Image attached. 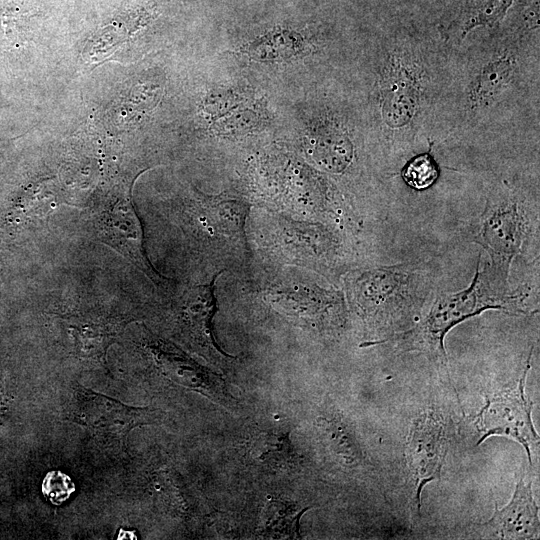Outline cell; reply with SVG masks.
I'll use <instances>...</instances> for the list:
<instances>
[{
  "label": "cell",
  "mask_w": 540,
  "mask_h": 540,
  "mask_svg": "<svg viewBox=\"0 0 540 540\" xmlns=\"http://www.w3.org/2000/svg\"><path fill=\"white\" fill-rule=\"evenodd\" d=\"M539 15L517 7L454 47L433 145L480 140L540 124Z\"/></svg>",
  "instance_id": "1"
},
{
  "label": "cell",
  "mask_w": 540,
  "mask_h": 540,
  "mask_svg": "<svg viewBox=\"0 0 540 540\" xmlns=\"http://www.w3.org/2000/svg\"><path fill=\"white\" fill-rule=\"evenodd\" d=\"M362 110L389 178L433 145L454 47L438 21H388L364 43Z\"/></svg>",
  "instance_id": "2"
},
{
  "label": "cell",
  "mask_w": 540,
  "mask_h": 540,
  "mask_svg": "<svg viewBox=\"0 0 540 540\" xmlns=\"http://www.w3.org/2000/svg\"><path fill=\"white\" fill-rule=\"evenodd\" d=\"M489 309L512 314L527 313L521 294L510 290L508 276L494 270L489 263L481 269L479 260L474 277L466 289L438 295L429 311L414 326L382 339L365 342L361 347L387 343L399 352H422L445 365L447 355L444 341L448 332Z\"/></svg>",
  "instance_id": "3"
},
{
  "label": "cell",
  "mask_w": 540,
  "mask_h": 540,
  "mask_svg": "<svg viewBox=\"0 0 540 540\" xmlns=\"http://www.w3.org/2000/svg\"><path fill=\"white\" fill-rule=\"evenodd\" d=\"M430 285L424 270L397 264L359 273L351 282L350 292L366 325L382 334V339L414 321L427 300Z\"/></svg>",
  "instance_id": "4"
},
{
  "label": "cell",
  "mask_w": 540,
  "mask_h": 540,
  "mask_svg": "<svg viewBox=\"0 0 540 540\" xmlns=\"http://www.w3.org/2000/svg\"><path fill=\"white\" fill-rule=\"evenodd\" d=\"M520 190L507 180L495 182L489 189L477 232L472 241L490 256V265L509 276L511 262L519 254L526 238V220Z\"/></svg>",
  "instance_id": "5"
},
{
  "label": "cell",
  "mask_w": 540,
  "mask_h": 540,
  "mask_svg": "<svg viewBox=\"0 0 540 540\" xmlns=\"http://www.w3.org/2000/svg\"><path fill=\"white\" fill-rule=\"evenodd\" d=\"M93 224L101 241L129 259L154 283L165 281L151 264L143 243V230L130 187L117 186L95 205Z\"/></svg>",
  "instance_id": "6"
},
{
  "label": "cell",
  "mask_w": 540,
  "mask_h": 540,
  "mask_svg": "<svg viewBox=\"0 0 540 540\" xmlns=\"http://www.w3.org/2000/svg\"><path fill=\"white\" fill-rule=\"evenodd\" d=\"M531 353L517 385L488 395L474 424L479 433L477 445L495 435L511 438L523 446L530 465H533L538 455L539 436L532 421V403L525 393Z\"/></svg>",
  "instance_id": "7"
},
{
  "label": "cell",
  "mask_w": 540,
  "mask_h": 540,
  "mask_svg": "<svg viewBox=\"0 0 540 540\" xmlns=\"http://www.w3.org/2000/svg\"><path fill=\"white\" fill-rule=\"evenodd\" d=\"M68 415L101 440L123 443L132 429L159 422L163 412L153 407L128 406L76 385Z\"/></svg>",
  "instance_id": "8"
},
{
  "label": "cell",
  "mask_w": 540,
  "mask_h": 540,
  "mask_svg": "<svg viewBox=\"0 0 540 540\" xmlns=\"http://www.w3.org/2000/svg\"><path fill=\"white\" fill-rule=\"evenodd\" d=\"M447 449L445 427L440 416L431 410L422 413L410 429L406 446L419 511L423 488L441 478Z\"/></svg>",
  "instance_id": "9"
},
{
  "label": "cell",
  "mask_w": 540,
  "mask_h": 540,
  "mask_svg": "<svg viewBox=\"0 0 540 540\" xmlns=\"http://www.w3.org/2000/svg\"><path fill=\"white\" fill-rule=\"evenodd\" d=\"M310 133L315 160L326 170L344 173L353 167L359 156L360 143L357 142L353 123L333 109H325L317 114Z\"/></svg>",
  "instance_id": "10"
},
{
  "label": "cell",
  "mask_w": 540,
  "mask_h": 540,
  "mask_svg": "<svg viewBox=\"0 0 540 540\" xmlns=\"http://www.w3.org/2000/svg\"><path fill=\"white\" fill-rule=\"evenodd\" d=\"M539 509L532 491V480L521 476L511 500L499 509L495 504L493 516L479 529L498 539H533L539 534Z\"/></svg>",
  "instance_id": "11"
},
{
  "label": "cell",
  "mask_w": 540,
  "mask_h": 540,
  "mask_svg": "<svg viewBox=\"0 0 540 540\" xmlns=\"http://www.w3.org/2000/svg\"><path fill=\"white\" fill-rule=\"evenodd\" d=\"M150 349L161 371L171 381L202 393L221 405H227L234 400L221 377L201 367L173 347L158 342L151 345Z\"/></svg>",
  "instance_id": "12"
},
{
  "label": "cell",
  "mask_w": 540,
  "mask_h": 540,
  "mask_svg": "<svg viewBox=\"0 0 540 540\" xmlns=\"http://www.w3.org/2000/svg\"><path fill=\"white\" fill-rule=\"evenodd\" d=\"M221 273L215 274L208 284L191 289L185 300V316L192 335L201 348L218 361L234 358L218 346L212 327V319L217 311L215 282Z\"/></svg>",
  "instance_id": "13"
},
{
  "label": "cell",
  "mask_w": 540,
  "mask_h": 540,
  "mask_svg": "<svg viewBox=\"0 0 540 540\" xmlns=\"http://www.w3.org/2000/svg\"><path fill=\"white\" fill-rule=\"evenodd\" d=\"M308 509L286 500L270 499L263 510L261 534L273 539H300L299 521Z\"/></svg>",
  "instance_id": "14"
},
{
  "label": "cell",
  "mask_w": 540,
  "mask_h": 540,
  "mask_svg": "<svg viewBox=\"0 0 540 540\" xmlns=\"http://www.w3.org/2000/svg\"><path fill=\"white\" fill-rule=\"evenodd\" d=\"M250 455L262 465L274 469L285 468L294 459L289 433L260 431L251 441Z\"/></svg>",
  "instance_id": "15"
},
{
  "label": "cell",
  "mask_w": 540,
  "mask_h": 540,
  "mask_svg": "<svg viewBox=\"0 0 540 540\" xmlns=\"http://www.w3.org/2000/svg\"><path fill=\"white\" fill-rule=\"evenodd\" d=\"M115 327L109 323L75 322L70 326V333L80 354L105 361L107 348L116 334Z\"/></svg>",
  "instance_id": "16"
},
{
  "label": "cell",
  "mask_w": 540,
  "mask_h": 540,
  "mask_svg": "<svg viewBox=\"0 0 540 540\" xmlns=\"http://www.w3.org/2000/svg\"><path fill=\"white\" fill-rule=\"evenodd\" d=\"M401 178L415 190L431 187L439 177V167L430 152H423L408 159L400 169Z\"/></svg>",
  "instance_id": "17"
},
{
  "label": "cell",
  "mask_w": 540,
  "mask_h": 540,
  "mask_svg": "<svg viewBox=\"0 0 540 540\" xmlns=\"http://www.w3.org/2000/svg\"><path fill=\"white\" fill-rule=\"evenodd\" d=\"M42 491L50 502L59 505L75 491V485L70 477L63 472L51 471L43 480Z\"/></svg>",
  "instance_id": "18"
},
{
  "label": "cell",
  "mask_w": 540,
  "mask_h": 540,
  "mask_svg": "<svg viewBox=\"0 0 540 540\" xmlns=\"http://www.w3.org/2000/svg\"><path fill=\"white\" fill-rule=\"evenodd\" d=\"M323 430L326 432L325 437L336 453L345 455V459H351V457L356 459L358 457V451L354 448L353 441L338 423L325 420Z\"/></svg>",
  "instance_id": "19"
}]
</instances>
